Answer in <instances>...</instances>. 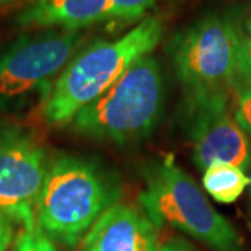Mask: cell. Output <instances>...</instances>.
Masks as SVG:
<instances>
[{"mask_svg":"<svg viewBox=\"0 0 251 251\" xmlns=\"http://www.w3.org/2000/svg\"><path fill=\"white\" fill-rule=\"evenodd\" d=\"M162 36V18L150 16L120 38L97 41L74 54L45 95L46 123L52 127L70 125L81 109L108 91L133 63L151 53Z\"/></svg>","mask_w":251,"mask_h":251,"instance_id":"6da1fadb","label":"cell"},{"mask_svg":"<svg viewBox=\"0 0 251 251\" xmlns=\"http://www.w3.org/2000/svg\"><path fill=\"white\" fill-rule=\"evenodd\" d=\"M120 194L116 177L97 162L75 155L54 156L36 202V225L54 242L74 249Z\"/></svg>","mask_w":251,"mask_h":251,"instance_id":"7a4b0ae2","label":"cell"},{"mask_svg":"<svg viewBox=\"0 0 251 251\" xmlns=\"http://www.w3.org/2000/svg\"><path fill=\"white\" fill-rule=\"evenodd\" d=\"M163 106V75L151 54L133 63L98 99L73 117L74 133L95 140L134 143L150 134Z\"/></svg>","mask_w":251,"mask_h":251,"instance_id":"3957f363","label":"cell"},{"mask_svg":"<svg viewBox=\"0 0 251 251\" xmlns=\"http://www.w3.org/2000/svg\"><path fill=\"white\" fill-rule=\"evenodd\" d=\"M144 180L140 201L158 227L172 226L214 251H244L232 224L211 205L196 180L177 166L172 155L147 165Z\"/></svg>","mask_w":251,"mask_h":251,"instance_id":"277c9868","label":"cell"},{"mask_svg":"<svg viewBox=\"0 0 251 251\" xmlns=\"http://www.w3.org/2000/svg\"><path fill=\"white\" fill-rule=\"evenodd\" d=\"M244 39L236 18L216 13L179 32L172 39L171 57L186 91L233 90L240 78Z\"/></svg>","mask_w":251,"mask_h":251,"instance_id":"5b68a950","label":"cell"},{"mask_svg":"<svg viewBox=\"0 0 251 251\" xmlns=\"http://www.w3.org/2000/svg\"><path fill=\"white\" fill-rule=\"evenodd\" d=\"M82 42L80 31L23 35L0 54V109L49 87Z\"/></svg>","mask_w":251,"mask_h":251,"instance_id":"8992f818","label":"cell"},{"mask_svg":"<svg viewBox=\"0 0 251 251\" xmlns=\"http://www.w3.org/2000/svg\"><path fill=\"white\" fill-rule=\"evenodd\" d=\"M227 88L187 92L186 125L193 159L198 169L215 162L247 169L251 161L250 138L239 125Z\"/></svg>","mask_w":251,"mask_h":251,"instance_id":"52a82bcc","label":"cell"},{"mask_svg":"<svg viewBox=\"0 0 251 251\" xmlns=\"http://www.w3.org/2000/svg\"><path fill=\"white\" fill-rule=\"evenodd\" d=\"M49 159L35 135L18 126H0V212L23 227L36 225V202Z\"/></svg>","mask_w":251,"mask_h":251,"instance_id":"ba28073f","label":"cell"},{"mask_svg":"<svg viewBox=\"0 0 251 251\" xmlns=\"http://www.w3.org/2000/svg\"><path fill=\"white\" fill-rule=\"evenodd\" d=\"M80 251H158V226L141 209L115 204L80 243Z\"/></svg>","mask_w":251,"mask_h":251,"instance_id":"9c48e42d","label":"cell"},{"mask_svg":"<svg viewBox=\"0 0 251 251\" xmlns=\"http://www.w3.org/2000/svg\"><path fill=\"white\" fill-rule=\"evenodd\" d=\"M112 0H34L17 16V24L27 28L78 31L110 18Z\"/></svg>","mask_w":251,"mask_h":251,"instance_id":"30bf717a","label":"cell"},{"mask_svg":"<svg viewBox=\"0 0 251 251\" xmlns=\"http://www.w3.org/2000/svg\"><path fill=\"white\" fill-rule=\"evenodd\" d=\"M249 184L247 172L237 165L215 162L204 169L202 186L216 202L233 204L249 188Z\"/></svg>","mask_w":251,"mask_h":251,"instance_id":"8fae6325","label":"cell"},{"mask_svg":"<svg viewBox=\"0 0 251 251\" xmlns=\"http://www.w3.org/2000/svg\"><path fill=\"white\" fill-rule=\"evenodd\" d=\"M13 251H57L54 240L38 226L23 227L14 240Z\"/></svg>","mask_w":251,"mask_h":251,"instance_id":"7c38bea8","label":"cell"},{"mask_svg":"<svg viewBox=\"0 0 251 251\" xmlns=\"http://www.w3.org/2000/svg\"><path fill=\"white\" fill-rule=\"evenodd\" d=\"M236 97L234 115L243 128V131L251 140V80L240 78L234 84L233 90Z\"/></svg>","mask_w":251,"mask_h":251,"instance_id":"4fadbf2b","label":"cell"},{"mask_svg":"<svg viewBox=\"0 0 251 251\" xmlns=\"http://www.w3.org/2000/svg\"><path fill=\"white\" fill-rule=\"evenodd\" d=\"M158 0H112L109 20L131 23L141 18Z\"/></svg>","mask_w":251,"mask_h":251,"instance_id":"5bb4252c","label":"cell"},{"mask_svg":"<svg viewBox=\"0 0 251 251\" xmlns=\"http://www.w3.org/2000/svg\"><path fill=\"white\" fill-rule=\"evenodd\" d=\"M14 239V226L7 216L0 212V251L9 250Z\"/></svg>","mask_w":251,"mask_h":251,"instance_id":"9a60e30c","label":"cell"},{"mask_svg":"<svg viewBox=\"0 0 251 251\" xmlns=\"http://www.w3.org/2000/svg\"><path fill=\"white\" fill-rule=\"evenodd\" d=\"M240 78H250L251 80V36L246 38L244 39V44H243L242 63H240Z\"/></svg>","mask_w":251,"mask_h":251,"instance_id":"2e32d148","label":"cell"},{"mask_svg":"<svg viewBox=\"0 0 251 251\" xmlns=\"http://www.w3.org/2000/svg\"><path fill=\"white\" fill-rule=\"evenodd\" d=\"M158 251H198L188 242L180 237H173L159 246Z\"/></svg>","mask_w":251,"mask_h":251,"instance_id":"e0dca14e","label":"cell"},{"mask_svg":"<svg viewBox=\"0 0 251 251\" xmlns=\"http://www.w3.org/2000/svg\"><path fill=\"white\" fill-rule=\"evenodd\" d=\"M246 172H247V175H249V179H250V184H249V194H250V204H251V161L250 163H249V166H247V169H246Z\"/></svg>","mask_w":251,"mask_h":251,"instance_id":"ac0fdd59","label":"cell"},{"mask_svg":"<svg viewBox=\"0 0 251 251\" xmlns=\"http://www.w3.org/2000/svg\"><path fill=\"white\" fill-rule=\"evenodd\" d=\"M246 29H247V34H249V36H251V17L250 20L247 21V24H246Z\"/></svg>","mask_w":251,"mask_h":251,"instance_id":"d6986e66","label":"cell"},{"mask_svg":"<svg viewBox=\"0 0 251 251\" xmlns=\"http://www.w3.org/2000/svg\"><path fill=\"white\" fill-rule=\"evenodd\" d=\"M14 0H0V6H7L10 3H13Z\"/></svg>","mask_w":251,"mask_h":251,"instance_id":"ffe728a7","label":"cell"}]
</instances>
